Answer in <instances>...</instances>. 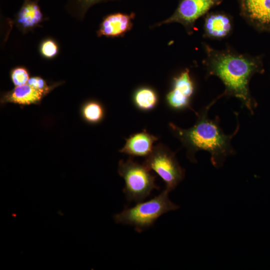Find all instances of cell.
<instances>
[{"label":"cell","instance_id":"cell-1","mask_svg":"<svg viewBox=\"0 0 270 270\" xmlns=\"http://www.w3.org/2000/svg\"><path fill=\"white\" fill-rule=\"evenodd\" d=\"M216 100L210 102L198 113L196 112L198 118L192 127L182 128L172 122L169 126L173 134L186 148L187 156L191 162H196L194 155L197 151L204 150L210 152L212 164L218 168L227 156L234 152L231 140L238 132L240 126L238 124L234 132L227 135L221 129L218 118L214 120L208 118L209 108Z\"/></svg>","mask_w":270,"mask_h":270},{"label":"cell","instance_id":"cell-2","mask_svg":"<svg viewBox=\"0 0 270 270\" xmlns=\"http://www.w3.org/2000/svg\"><path fill=\"white\" fill-rule=\"evenodd\" d=\"M207 50L209 73L218 76L224 84V95L239 98L253 113L256 103L250 96L248 84L252 76L261 70L259 62L230 51H214L208 47Z\"/></svg>","mask_w":270,"mask_h":270},{"label":"cell","instance_id":"cell-3","mask_svg":"<svg viewBox=\"0 0 270 270\" xmlns=\"http://www.w3.org/2000/svg\"><path fill=\"white\" fill-rule=\"evenodd\" d=\"M168 193L164 189L148 200L138 202L132 207L124 208L114 216L116 222L133 226L137 232H142L152 226L163 214L179 208L170 200Z\"/></svg>","mask_w":270,"mask_h":270},{"label":"cell","instance_id":"cell-4","mask_svg":"<svg viewBox=\"0 0 270 270\" xmlns=\"http://www.w3.org/2000/svg\"><path fill=\"white\" fill-rule=\"evenodd\" d=\"M118 173L124 180L123 192L128 201L142 202L154 190L158 188L155 182L156 177L150 170L130 158L119 162Z\"/></svg>","mask_w":270,"mask_h":270},{"label":"cell","instance_id":"cell-5","mask_svg":"<svg viewBox=\"0 0 270 270\" xmlns=\"http://www.w3.org/2000/svg\"><path fill=\"white\" fill-rule=\"evenodd\" d=\"M143 164L162 178L166 184L165 190L168 192L174 190L184 176V170L179 164L174 153L162 144L154 147Z\"/></svg>","mask_w":270,"mask_h":270},{"label":"cell","instance_id":"cell-6","mask_svg":"<svg viewBox=\"0 0 270 270\" xmlns=\"http://www.w3.org/2000/svg\"><path fill=\"white\" fill-rule=\"evenodd\" d=\"M223 0H180L174 12L170 18L156 24L155 26H159L163 24L178 22L182 24L190 32L197 19Z\"/></svg>","mask_w":270,"mask_h":270},{"label":"cell","instance_id":"cell-7","mask_svg":"<svg viewBox=\"0 0 270 270\" xmlns=\"http://www.w3.org/2000/svg\"><path fill=\"white\" fill-rule=\"evenodd\" d=\"M240 13L252 25L270 32V0H240Z\"/></svg>","mask_w":270,"mask_h":270},{"label":"cell","instance_id":"cell-8","mask_svg":"<svg viewBox=\"0 0 270 270\" xmlns=\"http://www.w3.org/2000/svg\"><path fill=\"white\" fill-rule=\"evenodd\" d=\"M194 91V84L186 69L174 78L173 88L166 96V102L174 109L191 108L190 100Z\"/></svg>","mask_w":270,"mask_h":270},{"label":"cell","instance_id":"cell-9","mask_svg":"<svg viewBox=\"0 0 270 270\" xmlns=\"http://www.w3.org/2000/svg\"><path fill=\"white\" fill-rule=\"evenodd\" d=\"M45 20L38 0H24L15 14L14 22L20 30L26 34L40 26Z\"/></svg>","mask_w":270,"mask_h":270},{"label":"cell","instance_id":"cell-10","mask_svg":"<svg viewBox=\"0 0 270 270\" xmlns=\"http://www.w3.org/2000/svg\"><path fill=\"white\" fill-rule=\"evenodd\" d=\"M135 14L114 13L106 16L97 31L98 36L116 38L124 36L132 27V20Z\"/></svg>","mask_w":270,"mask_h":270},{"label":"cell","instance_id":"cell-11","mask_svg":"<svg viewBox=\"0 0 270 270\" xmlns=\"http://www.w3.org/2000/svg\"><path fill=\"white\" fill-rule=\"evenodd\" d=\"M46 94L30 86L28 83L15 86L12 90L2 92L0 102L3 105L12 103L21 106L38 104Z\"/></svg>","mask_w":270,"mask_h":270},{"label":"cell","instance_id":"cell-12","mask_svg":"<svg viewBox=\"0 0 270 270\" xmlns=\"http://www.w3.org/2000/svg\"><path fill=\"white\" fill-rule=\"evenodd\" d=\"M158 140V137L144 130L130 135L119 152L130 156L146 157L152 151L154 143Z\"/></svg>","mask_w":270,"mask_h":270},{"label":"cell","instance_id":"cell-13","mask_svg":"<svg viewBox=\"0 0 270 270\" xmlns=\"http://www.w3.org/2000/svg\"><path fill=\"white\" fill-rule=\"evenodd\" d=\"M204 30L206 34L210 38H223L231 31V19L224 13H210L205 18Z\"/></svg>","mask_w":270,"mask_h":270},{"label":"cell","instance_id":"cell-14","mask_svg":"<svg viewBox=\"0 0 270 270\" xmlns=\"http://www.w3.org/2000/svg\"><path fill=\"white\" fill-rule=\"evenodd\" d=\"M134 105L140 110H150L156 105L158 96L154 90L148 87H142L138 89L133 96Z\"/></svg>","mask_w":270,"mask_h":270},{"label":"cell","instance_id":"cell-15","mask_svg":"<svg viewBox=\"0 0 270 270\" xmlns=\"http://www.w3.org/2000/svg\"><path fill=\"white\" fill-rule=\"evenodd\" d=\"M80 112L84 120L92 124L100 122L104 116V106L94 100H89L84 102L80 108Z\"/></svg>","mask_w":270,"mask_h":270},{"label":"cell","instance_id":"cell-16","mask_svg":"<svg viewBox=\"0 0 270 270\" xmlns=\"http://www.w3.org/2000/svg\"><path fill=\"white\" fill-rule=\"evenodd\" d=\"M108 0H67L66 10L74 18L82 20L92 6Z\"/></svg>","mask_w":270,"mask_h":270},{"label":"cell","instance_id":"cell-17","mask_svg":"<svg viewBox=\"0 0 270 270\" xmlns=\"http://www.w3.org/2000/svg\"><path fill=\"white\" fill-rule=\"evenodd\" d=\"M38 51L41 56L46 60L56 58L58 54L60 47L58 42L52 38H46L40 42Z\"/></svg>","mask_w":270,"mask_h":270},{"label":"cell","instance_id":"cell-18","mask_svg":"<svg viewBox=\"0 0 270 270\" xmlns=\"http://www.w3.org/2000/svg\"><path fill=\"white\" fill-rule=\"evenodd\" d=\"M12 82L15 86L26 84L30 77L28 70L24 66H17L12 68L10 72Z\"/></svg>","mask_w":270,"mask_h":270},{"label":"cell","instance_id":"cell-19","mask_svg":"<svg viewBox=\"0 0 270 270\" xmlns=\"http://www.w3.org/2000/svg\"><path fill=\"white\" fill-rule=\"evenodd\" d=\"M28 84L36 89L42 91L46 95L52 90L55 88L62 84V82H54L49 84L46 81L39 76L30 77L28 82Z\"/></svg>","mask_w":270,"mask_h":270}]
</instances>
